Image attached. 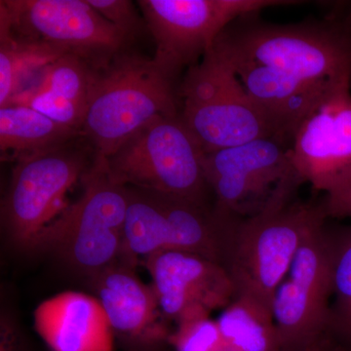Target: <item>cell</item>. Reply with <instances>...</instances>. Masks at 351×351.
Listing matches in <instances>:
<instances>
[{"label": "cell", "instance_id": "7", "mask_svg": "<svg viewBox=\"0 0 351 351\" xmlns=\"http://www.w3.org/2000/svg\"><path fill=\"white\" fill-rule=\"evenodd\" d=\"M203 156L180 117H156L101 161L121 186L204 205Z\"/></svg>", "mask_w": 351, "mask_h": 351}, {"label": "cell", "instance_id": "3", "mask_svg": "<svg viewBox=\"0 0 351 351\" xmlns=\"http://www.w3.org/2000/svg\"><path fill=\"white\" fill-rule=\"evenodd\" d=\"M293 198L277 200L250 218L233 219L226 237L225 267L237 295H246L271 311L277 288L298 251L327 217L323 203Z\"/></svg>", "mask_w": 351, "mask_h": 351}, {"label": "cell", "instance_id": "23", "mask_svg": "<svg viewBox=\"0 0 351 351\" xmlns=\"http://www.w3.org/2000/svg\"><path fill=\"white\" fill-rule=\"evenodd\" d=\"M11 104L31 108L57 123L82 132L84 108L38 84L24 88L7 105Z\"/></svg>", "mask_w": 351, "mask_h": 351}, {"label": "cell", "instance_id": "24", "mask_svg": "<svg viewBox=\"0 0 351 351\" xmlns=\"http://www.w3.org/2000/svg\"><path fill=\"white\" fill-rule=\"evenodd\" d=\"M108 22L133 39L144 25L133 2L128 0H86Z\"/></svg>", "mask_w": 351, "mask_h": 351}, {"label": "cell", "instance_id": "12", "mask_svg": "<svg viewBox=\"0 0 351 351\" xmlns=\"http://www.w3.org/2000/svg\"><path fill=\"white\" fill-rule=\"evenodd\" d=\"M332 263V237L322 225L302 245L274 295L272 315L282 351H302L328 336Z\"/></svg>", "mask_w": 351, "mask_h": 351}, {"label": "cell", "instance_id": "27", "mask_svg": "<svg viewBox=\"0 0 351 351\" xmlns=\"http://www.w3.org/2000/svg\"><path fill=\"white\" fill-rule=\"evenodd\" d=\"M302 351H346L341 343H336L331 336L325 337L313 346Z\"/></svg>", "mask_w": 351, "mask_h": 351}, {"label": "cell", "instance_id": "18", "mask_svg": "<svg viewBox=\"0 0 351 351\" xmlns=\"http://www.w3.org/2000/svg\"><path fill=\"white\" fill-rule=\"evenodd\" d=\"M66 54L56 46L14 36L0 21V108L24 89L32 75Z\"/></svg>", "mask_w": 351, "mask_h": 351}, {"label": "cell", "instance_id": "22", "mask_svg": "<svg viewBox=\"0 0 351 351\" xmlns=\"http://www.w3.org/2000/svg\"><path fill=\"white\" fill-rule=\"evenodd\" d=\"M210 315L193 314L178 321L168 345L174 351H232L221 335L218 321Z\"/></svg>", "mask_w": 351, "mask_h": 351}, {"label": "cell", "instance_id": "25", "mask_svg": "<svg viewBox=\"0 0 351 351\" xmlns=\"http://www.w3.org/2000/svg\"><path fill=\"white\" fill-rule=\"evenodd\" d=\"M0 351H27V341L19 324L4 311L0 318Z\"/></svg>", "mask_w": 351, "mask_h": 351}, {"label": "cell", "instance_id": "13", "mask_svg": "<svg viewBox=\"0 0 351 351\" xmlns=\"http://www.w3.org/2000/svg\"><path fill=\"white\" fill-rule=\"evenodd\" d=\"M291 158L302 182L326 195L351 181V80L335 85L302 119Z\"/></svg>", "mask_w": 351, "mask_h": 351}, {"label": "cell", "instance_id": "10", "mask_svg": "<svg viewBox=\"0 0 351 351\" xmlns=\"http://www.w3.org/2000/svg\"><path fill=\"white\" fill-rule=\"evenodd\" d=\"M288 0H141L145 24L156 43L154 60L177 78L211 49L233 21L274 6L295 5Z\"/></svg>", "mask_w": 351, "mask_h": 351}, {"label": "cell", "instance_id": "26", "mask_svg": "<svg viewBox=\"0 0 351 351\" xmlns=\"http://www.w3.org/2000/svg\"><path fill=\"white\" fill-rule=\"evenodd\" d=\"M323 204L327 217L351 218V181L338 191L326 195Z\"/></svg>", "mask_w": 351, "mask_h": 351}, {"label": "cell", "instance_id": "28", "mask_svg": "<svg viewBox=\"0 0 351 351\" xmlns=\"http://www.w3.org/2000/svg\"><path fill=\"white\" fill-rule=\"evenodd\" d=\"M343 6L346 15H348V17L351 20V3L343 4Z\"/></svg>", "mask_w": 351, "mask_h": 351}, {"label": "cell", "instance_id": "14", "mask_svg": "<svg viewBox=\"0 0 351 351\" xmlns=\"http://www.w3.org/2000/svg\"><path fill=\"white\" fill-rule=\"evenodd\" d=\"M145 265L161 311L175 323L226 308L237 295L225 265L196 254L163 252L147 258Z\"/></svg>", "mask_w": 351, "mask_h": 351}, {"label": "cell", "instance_id": "4", "mask_svg": "<svg viewBox=\"0 0 351 351\" xmlns=\"http://www.w3.org/2000/svg\"><path fill=\"white\" fill-rule=\"evenodd\" d=\"M178 94L180 119L204 154L262 138L292 145L213 47L186 69Z\"/></svg>", "mask_w": 351, "mask_h": 351}, {"label": "cell", "instance_id": "2", "mask_svg": "<svg viewBox=\"0 0 351 351\" xmlns=\"http://www.w3.org/2000/svg\"><path fill=\"white\" fill-rule=\"evenodd\" d=\"M156 117H180V99L154 58L124 51L93 68L82 134L95 159L106 160Z\"/></svg>", "mask_w": 351, "mask_h": 351}, {"label": "cell", "instance_id": "8", "mask_svg": "<svg viewBox=\"0 0 351 351\" xmlns=\"http://www.w3.org/2000/svg\"><path fill=\"white\" fill-rule=\"evenodd\" d=\"M128 196L121 262L136 267L156 254L181 251L223 263L230 217L138 189L128 188Z\"/></svg>", "mask_w": 351, "mask_h": 351}, {"label": "cell", "instance_id": "1", "mask_svg": "<svg viewBox=\"0 0 351 351\" xmlns=\"http://www.w3.org/2000/svg\"><path fill=\"white\" fill-rule=\"evenodd\" d=\"M213 49L286 137L332 89L351 80V21L339 4L324 19L274 24L248 14Z\"/></svg>", "mask_w": 351, "mask_h": 351}, {"label": "cell", "instance_id": "11", "mask_svg": "<svg viewBox=\"0 0 351 351\" xmlns=\"http://www.w3.org/2000/svg\"><path fill=\"white\" fill-rule=\"evenodd\" d=\"M0 21L14 36L56 46L99 68L133 39L86 0H1Z\"/></svg>", "mask_w": 351, "mask_h": 351}, {"label": "cell", "instance_id": "16", "mask_svg": "<svg viewBox=\"0 0 351 351\" xmlns=\"http://www.w3.org/2000/svg\"><path fill=\"white\" fill-rule=\"evenodd\" d=\"M34 329L50 351H114L115 335L95 295L66 291L44 300Z\"/></svg>", "mask_w": 351, "mask_h": 351}, {"label": "cell", "instance_id": "17", "mask_svg": "<svg viewBox=\"0 0 351 351\" xmlns=\"http://www.w3.org/2000/svg\"><path fill=\"white\" fill-rule=\"evenodd\" d=\"M83 137L82 131L57 123L29 107L0 108L2 160L18 161Z\"/></svg>", "mask_w": 351, "mask_h": 351}, {"label": "cell", "instance_id": "5", "mask_svg": "<svg viewBox=\"0 0 351 351\" xmlns=\"http://www.w3.org/2000/svg\"><path fill=\"white\" fill-rule=\"evenodd\" d=\"M83 138L16 162L2 201L1 223L20 250H39L46 233L71 204L69 191L94 162L88 142L80 145Z\"/></svg>", "mask_w": 351, "mask_h": 351}, {"label": "cell", "instance_id": "9", "mask_svg": "<svg viewBox=\"0 0 351 351\" xmlns=\"http://www.w3.org/2000/svg\"><path fill=\"white\" fill-rule=\"evenodd\" d=\"M202 165L216 209L237 219L250 218L294 196L302 184L293 166L291 144L281 138H258L204 154Z\"/></svg>", "mask_w": 351, "mask_h": 351}, {"label": "cell", "instance_id": "19", "mask_svg": "<svg viewBox=\"0 0 351 351\" xmlns=\"http://www.w3.org/2000/svg\"><path fill=\"white\" fill-rule=\"evenodd\" d=\"M217 321L232 351H282L272 311L246 295H237Z\"/></svg>", "mask_w": 351, "mask_h": 351}, {"label": "cell", "instance_id": "6", "mask_svg": "<svg viewBox=\"0 0 351 351\" xmlns=\"http://www.w3.org/2000/svg\"><path fill=\"white\" fill-rule=\"evenodd\" d=\"M82 182V195L48 230L39 250L91 279L121 258L128 188L112 181L95 158Z\"/></svg>", "mask_w": 351, "mask_h": 351}, {"label": "cell", "instance_id": "20", "mask_svg": "<svg viewBox=\"0 0 351 351\" xmlns=\"http://www.w3.org/2000/svg\"><path fill=\"white\" fill-rule=\"evenodd\" d=\"M341 240L332 239V330L343 343L351 346V230Z\"/></svg>", "mask_w": 351, "mask_h": 351}, {"label": "cell", "instance_id": "15", "mask_svg": "<svg viewBox=\"0 0 351 351\" xmlns=\"http://www.w3.org/2000/svg\"><path fill=\"white\" fill-rule=\"evenodd\" d=\"M91 282L115 338L133 351H158L168 343L167 319L152 285L141 280L135 267L119 261Z\"/></svg>", "mask_w": 351, "mask_h": 351}, {"label": "cell", "instance_id": "21", "mask_svg": "<svg viewBox=\"0 0 351 351\" xmlns=\"http://www.w3.org/2000/svg\"><path fill=\"white\" fill-rule=\"evenodd\" d=\"M93 68L82 58L66 54L39 73L36 84L86 110Z\"/></svg>", "mask_w": 351, "mask_h": 351}]
</instances>
